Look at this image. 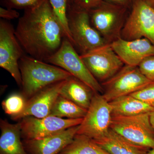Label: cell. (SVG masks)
Listing matches in <instances>:
<instances>
[{
    "label": "cell",
    "mask_w": 154,
    "mask_h": 154,
    "mask_svg": "<svg viewBox=\"0 0 154 154\" xmlns=\"http://www.w3.org/2000/svg\"><path fill=\"white\" fill-rule=\"evenodd\" d=\"M26 101L22 94H13L2 102V107L5 113L12 117L22 113L25 108Z\"/></svg>",
    "instance_id": "23"
},
{
    "label": "cell",
    "mask_w": 154,
    "mask_h": 154,
    "mask_svg": "<svg viewBox=\"0 0 154 154\" xmlns=\"http://www.w3.org/2000/svg\"><path fill=\"white\" fill-rule=\"evenodd\" d=\"M79 126L43 138L23 140L22 142L29 154H58L73 140Z\"/></svg>",
    "instance_id": "15"
},
{
    "label": "cell",
    "mask_w": 154,
    "mask_h": 154,
    "mask_svg": "<svg viewBox=\"0 0 154 154\" xmlns=\"http://www.w3.org/2000/svg\"><path fill=\"white\" fill-rule=\"evenodd\" d=\"M45 62L68 72L91 87L95 93L103 94L102 85L91 73L74 46L66 37L59 49Z\"/></svg>",
    "instance_id": "5"
},
{
    "label": "cell",
    "mask_w": 154,
    "mask_h": 154,
    "mask_svg": "<svg viewBox=\"0 0 154 154\" xmlns=\"http://www.w3.org/2000/svg\"><path fill=\"white\" fill-rule=\"evenodd\" d=\"M0 17L4 20H9L19 18V14L15 9L7 8L1 7Z\"/></svg>",
    "instance_id": "28"
},
{
    "label": "cell",
    "mask_w": 154,
    "mask_h": 154,
    "mask_svg": "<svg viewBox=\"0 0 154 154\" xmlns=\"http://www.w3.org/2000/svg\"><path fill=\"white\" fill-rule=\"evenodd\" d=\"M150 113L131 116L112 115L110 129L133 143L153 148L154 129Z\"/></svg>",
    "instance_id": "4"
},
{
    "label": "cell",
    "mask_w": 154,
    "mask_h": 154,
    "mask_svg": "<svg viewBox=\"0 0 154 154\" xmlns=\"http://www.w3.org/2000/svg\"><path fill=\"white\" fill-rule=\"evenodd\" d=\"M105 1V0H72L71 4L69 6H73L78 8L89 11L100 5Z\"/></svg>",
    "instance_id": "27"
},
{
    "label": "cell",
    "mask_w": 154,
    "mask_h": 154,
    "mask_svg": "<svg viewBox=\"0 0 154 154\" xmlns=\"http://www.w3.org/2000/svg\"><path fill=\"white\" fill-rule=\"evenodd\" d=\"M142 74L152 82H154V55L143 60L138 66Z\"/></svg>",
    "instance_id": "26"
},
{
    "label": "cell",
    "mask_w": 154,
    "mask_h": 154,
    "mask_svg": "<svg viewBox=\"0 0 154 154\" xmlns=\"http://www.w3.org/2000/svg\"><path fill=\"white\" fill-rule=\"evenodd\" d=\"M143 1L154 8V0H143Z\"/></svg>",
    "instance_id": "31"
},
{
    "label": "cell",
    "mask_w": 154,
    "mask_h": 154,
    "mask_svg": "<svg viewBox=\"0 0 154 154\" xmlns=\"http://www.w3.org/2000/svg\"><path fill=\"white\" fill-rule=\"evenodd\" d=\"M91 73L100 84L112 78L125 65L110 43L80 54Z\"/></svg>",
    "instance_id": "9"
},
{
    "label": "cell",
    "mask_w": 154,
    "mask_h": 154,
    "mask_svg": "<svg viewBox=\"0 0 154 154\" xmlns=\"http://www.w3.org/2000/svg\"><path fill=\"white\" fill-rule=\"evenodd\" d=\"M15 33L25 52L45 62L57 51L66 37L49 0L25 10Z\"/></svg>",
    "instance_id": "1"
},
{
    "label": "cell",
    "mask_w": 154,
    "mask_h": 154,
    "mask_svg": "<svg viewBox=\"0 0 154 154\" xmlns=\"http://www.w3.org/2000/svg\"><path fill=\"white\" fill-rule=\"evenodd\" d=\"M149 154H154V148H153L151 149L149 152Z\"/></svg>",
    "instance_id": "32"
},
{
    "label": "cell",
    "mask_w": 154,
    "mask_h": 154,
    "mask_svg": "<svg viewBox=\"0 0 154 154\" xmlns=\"http://www.w3.org/2000/svg\"><path fill=\"white\" fill-rule=\"evenodd\" d=\"M23 140L40 139L79 125L83 118L71 119L48 116L42 118L28 116L20 119Z\"/></svg>",
    "instance_id": "12"
},
{
    "label": "cell",
    "mask_w": 154,
    "mask_h": 154,
    "mask_svg": "<svg viewBox=\"0 0 154 154\" xmlns=\"http://www.w3.org/2000/svg\"><path fill=\"white\" fill-rule=\"evenodd\" d=\"M112 108L102 94L95 93L77 134L84 135L93 140L102 137L110 129Z\"/></svg>",
    "instance_id": "6"
},
{
    "label": "cell",
    "mask_w": 154,
    "mask_h": 154,
    "mask_svg": "<svg viewBox=\"0 0 154 154\" xmlns=\"http://www.w3.org/2000/svg\"><path fill=\"white\" fill-rule=\"evenodd\" d=\"M57 18L64 33L66 37L73 45V41L69 30L67 18V0H49Z\"/></svg>",
    "instance_id": "22"
},
{
    "label": "cell",
    "mask_w": 154,
    "mask_h": 154,
    "mask_svg": "<svg viewBox=\"0 0 154 154\" xmlns=\"http://www.w3.org/2000/svg\"><path fill=\"white\" fill-rule=\"evenodd\" d=\"M19 67L22 94L26 100L48 86L72 76L60 67L25 54L19 60Z\"/></svg>",
    "instance_id": "2"
},
{
    "label": "cell",
    "mask_w": 154,
    "mask_h": 154,
    "mask_svg": "<svg viewBox=\"0 0 154 154\" xmlns=\"http://www.w3.org/2000/svg\"><path fill=\"white\" fill-rule=\"evenodd\" d=\"M121 38L131 40L146 38L154 45V8L143 0H134Z\"/></svg>",
    "instance_id": "10"
},
{
    "label": "cell",
    "mask_w": 154,
    "mask_h": 154,
    "mask_svg": "<svg viewBox=\"0 0 154 154\" xmlns=\"http://www.w3.org/2000/svg\"><path fill=\"white\" fill-rule=\"evenodd\" d=\"M67 18L74 46L81 54L107 43L91 24L89 11L69 6Z\"/></svg>",
    "instance_id": "3"
},
{
    "label": "cell",
    "mask_w": 154,
    "mask_h": 154,
    "mask_svg": "<svg viewBox=\"0 0 154 154\" xmlns=\"http://www.w3.org/2000/svg\"><path fill=\"white\" fill-rule=\"evenodd\" d=\"M95 92L81 80L71 76L65 80L60 95L88 110Z\"/></svg>",
    "instance_id": "17"
},
{
    "label": "cell",
    "mask_w": 154,
    "mask_h": 154,
    "mask_svg": "<svg viewBox=\"0 0 154 154\" xmlns=\"http://www.w3.org/2000/svg\"><path fill=\"white\" fill-rule=\"evenodd\" d=\"M93 140L111 154H149L151 150L131 143L111 129L102 137Z\"/></svg>",
    "instance_id": "16"
},
{
    "label": "cell",
    "mask_w": 154,
    "mask_h": 154,
    "mask_svg": "<svg viewBox=\"0 0 154 154\" xmlns=\"http://www.w3.org/2000/svg\"><path fill=\"white\" fill-rule=\"evenodd\" d=\"M87 112V110L59 95L53 106L49 116L76 119L84 118Z\"/></svg>",
    "instance_id": "21"
},
{
    "label": "cell",
    "mask_w": 154,
    "mask_h": 154,
    "mask_svg": "<svg viewBox=\"0 0 154 154\" xmlns=\"http://www.w3.org/2000/svg\"><path fill=\"white\" fill-rule=\"evenodd\" d=\"M149 117L151 123L154 129V110L150 113Z\"/></svg>",
    "instance_id": "30"
},
{
    "label": "cell",
    "mask_w": 154,
    "mask_h": 154,
    "mask_svg": "<svg viewBox=\"0 0 154 154\" xmlns=\"http://www.w3.org/2000/svg\"><path fill=\"white\" fill-rule=\"evenodd\" d=\"M153 83L141 73L138 66L125 65L114 76L102 83V95L108 102L130 94Z\"/></svg>",
    "instance_id": "8"
},
{
    "label": "cell",
    "mask_w": 154,
    "mask_h": 154,
    "mask_svg": "<svg viewBox=\"0 0 154 154\" xmlns=\"http://www.w3.org/2000/svg\"><path fill=\"white\" fill-rule=\"evenodd\" d=\"M110 45L126 65L138 66L146 58L154 55V45L146 38L128 40L120 38Z\"/></svg>",
    "instance_id": "14"
},
{
    "label": "cell",
    "mask_w": 154,
    "mask_h": 154,
    "mask_svg": "<svg viewBox=\"0 0 154 154\" xmlns=\"http://www.w3.org/2000/svg\"><path fill=\"white\" fill-rule=\"evenodd\" d=\"M64 81L54 83L39 91L27 100L25 108L22 113L12 116L11 119L17 120L28 116L38 118L49 116L53 106L60 95L61 88Z\"/></svg>",
    "instance_id": "13"
},
{
    "label": "cell",
    "mask_w": 154,
    "mask_h": 154,
    "mask_svg": "<svg viewBox=\"0 0 154 154\" xmlns=\"http://www.w3.org/2000/svg\"><path fill=\"white\" fill-rule=\"evenodd\" d=\"M109 103L112 115L131 116L150 113L154 110L152 107L131 95L119 97Z\"/></svg>",
    "instance_id": "19"
},
{
    "label": "cell",
    "mask_w": 154,
    "mask_h": 154,
    "mask_svg": "<svg viewBox=\"0 0 154 154\" xmlns=\"http://www.w3.org/2000/svg\"><path fill=\"white\" fill-rule=\"evenodd\" d=\"M58 154H111L84 135L77 134L72 141Z\"/></svg>",
    "instance_id": "20"
},
{
    "label": "cell",
    "mask_w": 154,
    "mask_h": 154,
    "mask_svg": "<svg viewBox=\"0 0 154 154\" xmlns=\"http://www.w3.org/2000/svg\"><path fill=\"white\" fill-rule=\"evenodd\" d=\"M130 95L154 108V82Z\"/></svg>",
    "instance_id": "25"
},
{
    "label": "cell",
    "mask_w": 154,
    "mask_h": 154,
    "mask_svg": "<svg viewBox=\"0 0 154 154\" xmlns=\"http://www.w3.org/2000/svg\"><path fill=\"white\" fill-rule=\"evenodd\" d=\"M107 2L116 5L123 6L125 5L128 2L129 0H105Z\"/></svg>",
    "instance_id": "29"
},
{
    "label": "cell",
    "mask_w": 154,
    "mask_h": 154,
    "mask_svg": "<svg viewBox=\"0 0 154 154\" xmlns=\"http://www.w3.org/2000/svg\"><path fill=\"white\" fill-rule=\"evenodd\" d=\"M68 1V6H69L71 4L72 0H67Z\"/></svg>",
    "instance_id": "33"
},
{
    "label": "cell",
    "mask_w": 154,
    "mask_h": 154,
    "mask_svg": "<svg viewBox=\"0 0 154 154\" xmlns=\"http://www.w3.org/2000/svg\"><path fill=\"white\" fill-rule=\"evenodd\" d=\"M0 128V154H29L21 140L20 122L11 124L5 119H1Z\"/></svg>",
    "instance_id": "18"
},
{
    "label": "cell",
    "mask_w": 154,
    "mask_h": 154,
    "mask_svg": "<svg viewBox=\"0 0 154 154\" xmlns=\"http://www.w3.org/2000/svg\"><path fill=\"white\" fill-rule=\"evenodd\" d=\"M24 50L15 35L13 25L7 20L0 21V66L9 72L17 85L22 87L19 61Z\"/></svg>",
    "instance_id": "11"
},
{
    "label": "cell",
    "mask_w": 154,
    "mask_h": 154,
    "mask_svg": "<svg viewBox=\"0 0 154 154\" xmlns=\"http://www.w3.org/2000/svg\"><path fill=\"white\" fill-rule=\"evenodd\" d=\"M45 0H1L6 8L17 10L31 8L41 4Z\"/></svg>",
    "instance_id": "24"
},
{
    "label": "cell",
    "mask_w": 154,
    "mask_h": 154,
    "mask_svg": "<svg viewBox=\"0 0 154 154\" xmlns=\"http://www.w3.org/2000/svg\"><path fill=\"white\" fill-rule=\"evenodd\" d=\"M122 7L104 2L89 11L91 24L107 43H112L121 38L126 21Z\"/></svg>",
    "instance_id": "7"
}]
</instances>
